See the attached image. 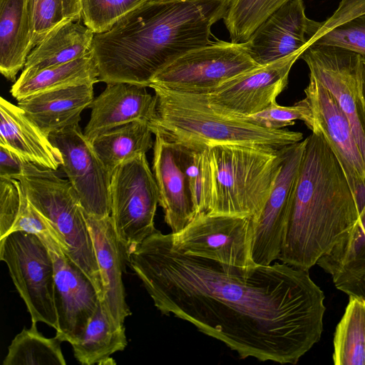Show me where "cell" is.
Segmentation results:
<instances>
[{
  "label": "cell",
  "instance_id": "1",
  "mask_svg": "<svg viewBox=\"0 0 365 365\" xmlns=\"http://www.w3.org/2000/svg\"><path fill=\"white\" fill-rule=\"evenodd\" d=\"M127 259L164 315L173 314L242 359L295 364L319 339L324 292L284 262L243 268L182 252L156 230Z\"/></svg>",
  "mask_w": 365,
  "mask_h": 365
},
{
  "label": "cell",
  "instance_id": "2",
  "mask_svg": "<svg viewBox=\"0 0 365 365\" xmlns=\"http://www.w3.org/2000/svg\"><path fill=\"white\" fill-rule=\"evenodd\" d=\"M228 0H145L93 38L91 53L104 83L149 87L163 68L211 43Z\"/></svg>",
  "mask_w": 365,
  "mask_h": 365
},
{
  "label": "cell",
  "instance_id": "3",
  "mask_svg": "<svg viewBox=\"0 0 365 365\" xmlns=\"http://www.w3.org/2000/svg\"><path fill=\"white\" fill-rule=\"evenodd\" d=\"M359 212L344 173L322 135L306 138L278 259L309 270L352 228Z\"/></svg>",
  "mask_w": 365,
  "mask_h": 365
},
{
  "label": "cell",
  "instance_id": "4",
  "mask_svg": "<svg viewBox=\"0 0 365 365\" xmlns=\"http://www.w3.org/2000/svg\"><path fill=\"white\" fill-rule=\"evenodd\" d=\"M155 115L149 123L170 140L196 149L235 145L279 150L303 140L300 132L268 129L212 109L202 95L152 86Z\"/></svg>",
  "mask_w": 365,
  "mask_h": 365
},
{
  "label": "cell",
  "instance_id": "5",
  "mask_svg": "<svg viewBox=\"0 0 365 365\" xmlns=\"http://www.w3.org/2000/svg\"><path fill=\"white\" fill-rule=\"evenodd\" d=\"M282 149L275 151L235 145L210 148L214 192L209 214L255 219L280 170Z\"/></svg>",
  "mask_w": 365,
  "mask_h": 365
},
{
  "label": "cell",
  "instance_id": "6",
  "mask_svg": "<svg viewBox=\"0 0 365 365\" xmlns=\"http://www.w3.org/2000/svg\"><path fill=\"white\" fill-rule=\"evenodd\" d=\"M18 180L30 202L53 230L64 253L91 279L103 300V285L92 239L79 197L71 182L47 169Z\"/></svg>",
  "mask_w": 365,
  "mask_h": 365
},
{
  "label": "cell",
  "instance_id": "7",
  "mask_svg": "<svg viewBox=\"0 0 365 365\" xmlns=\"http://www.w3.org/2000/svg\"><path fill=\"white\" fill-rule=\"evenodd\" d=\"M156 181L145 154L118 166L110 180V217L125 256L155 230Z\"/></svg>",
  "mask_w": 365,
  "mask_h": 365
},
{
  "label": "cell",
  "instance_id": "8",
  "mask_svg": "<svg viewBox=\"0 0 365 365\" xmlns=\"http://www.w3.org/2000/svg\"><path fill=\"white\" fill-rule=\"evenodd\" d=\"M0 259L8 267L31 322H43L57 330L54 264L46 244L36 235L14 232L0 239Z\"/></svg>",
  "mask_w": 365,
  "mask_h": 365
},
{
  "label": "cell",
  "instance_id": "9",
  "mask_svg": "<svg viewBox=\"0 0 365 365\" xmlns=\"http://www.w3.org/2000/svg\"><path fill=\"white\" fill-rule=\"evenodd\" d=\"M258 66L244 43L218 41L193 49L172 61L154 76L149 87L207 95L229 80Z\"/></svg>",
  "mask_w": 365,
  "mask_h": 365
},
{
  "label": "cell",
  "instance_id": "10",
  "mask_svg": "<svg viewBox=\"0 0 365 365\" xmlns=\"http://www.w3.org/2000/svg\"><path fill=\"white\" fill-rule=\"evenodd\" d=\"M175 245L186 255L223 265L247 268L252 259L254 226L248 217L201 214L181 231L170 232Z\"/></svg>",
  "mask_w": 365,
  "mask_h": 365
},
{
  "label": "cell",
  "instance_id": "11",
  "mask_svg": "<svg viewBox=\"0 0 365 365\" xmlns=\"http://www.w3.org/2000/svg\"><path fill=\"white\" fill-rule=\"evenodd\" d=\"M312 76L334 97L348 118L365 162V103L361 85V55L331 45L312 43L302 53Z\"/></svg>",
  "mask_w": 365,
  "mask_h": 365
},
{
  "label": "cell",
  "instance_id": "12",
  "mask_svg": "<svg viewBox=\"0 0 365 365\" xmlns=\"http://www.w3.org/2000/svg\"><path fill=\"white\" fill-rule=\"evenodd\" d=\"M48 137L61 153V167L76 192L83 211L97 218L110 216L111 175L79 125Z\"/></svg>",
  "mask_w": 365,
  "mask_h": 365
},
{
  "label": "cell",
  "instance_id": "13",
  "mask_svg": "<svg viewBox=\"0 0 365 365\" xmlns=\"http://www.w3.org/2000/svg\"><path fill=\"white\" fill-rule=\"evenodd\" d=\"M304 93L314 117L312 132L320 133L334 153L360 212L365 205V162L349 121L332 94L311 75Z\"/></svg>",
  "mask_w": 365,
  "mask_h": 365
},
{
  "label": "cell",
  "instance_id": "14",
  "mask_svg": "<svg viewBox=\"0 0 365 365\" xmlns=\"http://www.w3.org/2000/svg\"><path fill=\"white\" fill-rule=\"evenodd\" d=\"M39 237L54 264L56 336L72 344L83 335L101 299L93 282L64 253L58 241L51 235Z\"/></svg>",
  "mask_w": 365,
  "mask_h": 365
},
{
  "label": "cell",
  "instance_id": "15",
  "mask_svg": "<svg viewBox=\"0 0 365 365\" xmlns=\"http://www.w3.org/2000/svg\"><path fill=\"white\" fill-rule=\"evenodd\" d=\"M301 55L296 53L259 66L202 96L212 109L227 115L243 117L261 112L277 102L287 85L293 64Z\"/></svg>",
  "mask_w": 365,
  "mask_h": 365
},
{
  "label": "cell",
  "instance_id": "16",
  "mask_svg": "<svg viewBox=\"0 0 365 365\" xmlns=\"http://www.w3.org/2000/svg\"><path fill=\"white\" fill-rule=\"evenodd\" d=\"M305 144L306 138L281 150V168L270 195L259 215L252 219V253L256 264L268 265L279 258Z\"/></svg>",
  "mask_w": 365,
  "mask_h": 365
},
{
  "label": "cell",
  "instance_id": "17",
  "mask_svg": "<svg viewBox=\"0 0 365 365\" xmlns=\"http://www.w3.org/2000/svg\"><path fill=\"white\" fill-rule=\"evenodd\" d=\"M303 0H289L266 19L245 43L252 58L264 66L296 53L313 41L322 22L307 17Z\"/></svg>",
  "mask_w": 365,
  "mask_h": 365
},
{
  "label": "cell",
  "instance_id": "18",
  "mask_svg": "<svg viewBox=\"0 0 365 365\" xmlns=\"http://www.w3.org/2000/svg\"><path fill=\"white\" fill-rule=\"evenodd\" d=\"M147 87L129 83H107L89 106L90 119L84 135L92 143L102 133L133 122L150 123L155 115L156 98Z\"/></svg>",
  "mask_w": 365,
  "mask_h": 365
},
{
  "label": "cell",
  "instance_id": "19",
  "mask_svg": "<svg viewBox=\"0 0 365 365\" xmlns=\"http://www.w3.org/2000/svg\"><path fill=\"white\" fill-rule=\"evenodd\" d=\"M153 145V171L164 220L171 232L181 231L196 217L186 178L177 159L174 143L158 131Z\"/></svg>",
  "mask_w": 365,
  "mask_h": 365
},
{
  "label": "cell",
  "instance_id": "20",
  "mask_svg": "<svg viewBox=\"0 0 365 365\" xmlns=\"http://www.w3.org/2000/svg\"><path fill=\"white\" fill-rule=\"evenodd\" d=\"M84 212V211H83ZM103 285L102 300L112 319L123 324L130 311L125 302L122 280L123 250L116 236L110 216L92 217L84 212Z\"/></svg>",
  "mask_w": 365,
  "mask_h": 365
},
{
  "label": "cell",
  "instance_id": "21",
  "mask_svg": "<svg viewBox=\"0 0 365 365\" xmlns=\"http://www.w3.org/2000/svg\"><path fill=\"white\" fill-rule=\"evenodd\" d=\"M93 97V84H80L38 93L18 101L27 116L48 136L79 125Z\"/></svg>",
  "mask_w": 365,
  "mask_h": 365
},
{
  "label": "cell",
  "instance_id": "22",
  "mask_svg": "<svg viewBox=\"0 0 365 365\" xmlns=\"http://www.w3.org/2000/svg\"><path fill=\"white\" fill-rule=\"evenodd\" d=\"M0 145L39 168L57 170L62 164L59 150L19 106L0 98Z\"/></svg>",
  "mask_w": 365,
  "mask_h": 365
},
{
  "label": "cell",
  "instance_id": "23",
  "mask_svg": "<svg viewBox=\"0 0 365 365\" xmlns=\"http://www.w3.org/2000/svg\"><path fill=\"white\" fill-rule=\"evenodd\" d=\"M317 264L331 276L338 289L365 299V205L352 228Z\"/></svg>",
  "mask_w": 365,
  "mask_h": 365
},
{
  "label": "cell",
  "instance_id": "24",
  "mask_svg": "<svg viewBox=\"0 0 365 365\" xmlns=\"http://www.w3.org/2000/svg\"><path fill=\"white\" fill-rule=\"evenodd\" d=\"M94 35L80 20L58 26L31 50L19 79L89 54Z\"/></svg>",
  "mask_w": 365,
  "mask_h": 365
},
{
  "label": "cell",
  "instance_id": "25",
  "mask_svg": "<svg viewBox=\"0 0 365 365\" xmlns=\"http://www.w3.org/2000/svg\"><path fill=\"white\" fill-rule=\"evenodd\" d=\"M31 48L27 0H0V71L14 81Z\"/></svg>",
  "mask_w": 365,
  "mask_h": 365
},
{
  "label": "cell",
  "instance_id": "26",
  "mask_svg": "<svg viewBox=\"0 0 365 365\" xmlns=\"http://www.w3.org/2000/svg\"><path fill=\"white\" fill-rule=\"evenodd\" d=\"M71 345L75 358L82 364H115L110 355L127 346L124 324L115 322L100 300L83 335Z\"/></svg>",
  "mask_w": 365,
  "mask_h": 365
},
{
  "label": "cell",
  "instance_id": "27",
  "mask_svg": "<svg viewBox=\"0 0 365 365\" xmlns=\"http://www.w3.org/2000/svg\"><path fill=\"white\" fill-rule=\"evenodd\" d=\"M99 71L91 53L72 61L49 67L25 79H17L10 93L18 101L28 96L63 87L95 84Z\"/></svg>",
  "mask_w": 365,
  "mask_h": 365
},
{
  "label": "cell",
  "instance_id": "28",
  "mask_svg": "<svg viewBox=\"0 0 365 365\" xmlns=\"http://www.w3.org/2000/svg\"><path fill=\"white\" fill-rule=\"evenodd\" d=\"M152 134L148 123L133 121L102 133L91 144L112 175L120 164L153 148Z\"/></svg>",
  "mask_w": 365,
  "mask_h": 365
},
{
  "label": "cell",
  "instance_id": "29",
  "mask_svg": "<svg viewBox=\"0 0 365 365\" xmlns=\"http://www.w3.org/2000/svg\"><path fill=\"white\" fill-rule=\"evenodd\" d=\"M334 364L365 365V299L349 296L345 312L336 327Z\"/></svg>",
  "mask_w": 365,
  "mask_h": 365
},
{
  "label": "cell",
  "instance_id": "30",
  "mask_svg": "<svg viewBox=\"0 0 365 365\" xmlns=\"http://www.w3.org/2000/svg\"><path fill=\"white\" fill-rule=\"evenodd\" d=\"M173 143L177 159L186 178L196 216L209 214L212 207L214 192L209 148L196 149Z\"/></svg>",
  "mask_w": 365,
  "mask_h": 365
},
{
  "label": "cell",
  "instance_id": "31",
  "mask_svg": "<svg viewBox=\"0 0 365 365\" xmlns=\"http://www.w3.org/2000/svg\"><path fill=\"white\" fill-rule=\"evenodd\" d=\"M61 340L47 338L37 329L36 323L24 329L12 340L3 365H66Z\"/></svg>",
  "mask_w": 365,
  "mask_h": 365
},
{
  "label": "cell",
  "instance_id": "32",
  "mask_svg": "<svg viewBox=\"0 0 365 365\" xmlns=\"http://www.w3.org/2000/svg\"><path fill=\"white\" fill-rule=\"evenodd\" d=\"M289 0H228L223 18L231 42L245 43L255 31Z\"/></svg>",
  "mask_w": 365,
  "mask_h": 365
},
{
  "label": "cell",
  "instance_id": "33",
  "mask_svg": "<svg viewBox=\"0 0 365 365\" xmlns=\"http://www.w3.org/2000/svg\"><path fill=\"white\" fill-rule=\"evenodd\" d=\"M31 50L58 26L82 19L81 0H27Z\"/></svg>",
  "mask_w": 365,
  "mask_h": 365
},
{
  "label": "cell",
  "instance_id": "34",
  "mask_svg": "<svg viewBox=\"0 0 365 365\" xmlns=\"http://www.w3.org/2000/svg\"><path fill=\"white\" fill-rule=\"evenodd\" d=\"M145 0H81L83 24L95 34L110 30L124 15Z\"/></svg>",
  "mask_w": 365,
  "mask_h": 365
},
{
  "label": "cell",
  "instance_id": "35",
  "mask_svg": "<svg viewBox=\"0 0 365 365\" xmlns=\"http://www.w3.org/2000/svg\"><path fill=\"white\" fill-rule=\"evenodd\" d=\"M238 118L274 130L294 125L296 120H302L311 130L314 127L312 111L305 98L290 106H280L275 102L261 112Z\"/></svg>",
  "mask_w": 365,
  "mask_h": 365
},
{
  "label": "cell",
  "instance_id": "36",
  "mask_svg": "<svg viewBox=\"0 0 365 365\" xmlns=\"http://www.w3.org/2000/svg\"><path fill=\"white\" fill-rule=\"evenodd\" d=\"M312 43L339 46L365 56V13L317 36Z\"/></svg>",
  "mask_w": 365,
  "mask_h": 365
},
{
  "label": "cell",
  "instance_id": "37",
  "mask_svg": "<svg viewBox=\"0 0 365 365\" xmlns=\"http://www.w3.org/2000/svg\"><path fill=\"white\" fill-rule=\"evenodd\" d=\"M23 192L19 180L0 177V239L11 233L20 214Z\"/></svg>",
  "mask_w": 365,
  "mask_h": 365
},
{
  "label": "cell",
  "instance_id": "38",
  "mask_svg": "<svg viewBox=\"0 0 365 365\" xmlns=\"http://www.w3.org/2000/svg\"><path fill=\"white\" fill-rule=\"evenodd\" d=\"M16 231L34 234L38 237L51 235L56 239L51 227L30 202L24 191L22 195L20 214L11 233Z\"/></svg>",
  "mask_w": 365,
  "mask_h": 365
},
{
  "label": "cell",
  "instance_id": "39",
  "mask_svg": "<svg viewBox=\"0 0 365 365\" xmlns=\"http://www.w3.org/2000/svg\"><path fill=\"white\" fill-rule=\"evenodd\" d=\"M44 170L0 145V177L18 180L24 176L39 175Z\"/></svg>",
  "mask_w": 365,
  "mask_h": 365
},
{
  "label": "cell",
  "instance_id": "40",
  "mask_svg": "<svg viewBox=\"0 0 365 365\" xmlns=\"http://www.w3.org/2000/svg\"><path fill=\"white\" fill-rule=\"evenodd\" d=\"M361 92L365 103V56H361Z\"/></svg>",
  "mask_w": 365,
  "mask_h": 365
}]
</instances>
